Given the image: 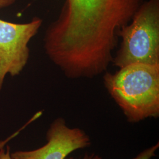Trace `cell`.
Masks as SVG:
<instances>
[{"instance_id": "1", "label": "cell", "mask_w": 159, "mask_h": 159, "mask_svg": "<svg viewBox=\"0 0 159 159\" xmlns=\"http://www.w3.org/2000/svg\"><path fill=\"white\" fill-rule=\"evenodd\" d=\"M144 0H66L46 30L44 48L51 61L71 79L106 72L119 42Z\"/></svg>"}, {"instance_id": "2", "label": "cell", "mask_w": 159, "mask_h": 159, "mask_svg": "<svg viewBox=\"0 0 159 159\" xmlns=\"http://www.w3.org/2000/svg\"><path fill=\"white\" fill-rule=\"evenodd\" d=\"M104 73V86L128 122L159 117V65L134 64Z\"/></svg>"}, {"instance_id": "3", "label": "cell", "mask_w": 159, "mask_h": 159, "mask_svg": "<svg viewBox=\"0 0 159 159\" xmlns=\"http://www.w3.org/2000/svg\"><path fill=\"white\" fill-rule=\"evenodd\" d=\"M117 35L121 42L114 56V66L159 65V0L144 1Z\"/></svg>"}, {"instance_id": "4", "label": "cell", "mask_w": 159, "mask_h": 159, "mask_svg": "<svg viewBox=\"0 0 159 159\" xmlns=\"http://www.w3.org/2000/svg\"><path fill=\"white\" fill-rule=\"evenodd\" d=\"M43 23L34 17L29 23H10L0 19V91L6 77L20 74L30 57L29 44Z\"/></svg>"}, {"instance_id": "5", "label": "cell", "mask_w": 159, "mask_h": 159, "mask_svg": "<svg viewBox=\"0 0 159 159\" xmlns=\"http://www.w3.org/2000/svg\"><path fill=\"white\" fill-rule=\"evenodd\" d=\"M47 143L33 150L11 153L12 159H64L75 150L89 148V136L80 128H70L62 117L54 120L46 133Z\"/></svg>"}, {"instance_id": "6", "label": "cell", "mask_w": 159, "mask_h": 159, "mask_svg": "<svg viewBox=\"0 0 159 159\" xmlns=\"http://www.w3.org/2000/svg\"><path fill=\"white\" fill-rule=\"evenodd\" d=\"M159 148V143L157 142L156 144L142 151L133 159H151L155 156L156 152Z\"/></svg>"}, {"instance_id": "7", "label": "cell", "mask_w": 159, "mask_h": 159, "mask_svg": "<svg viewBox=\"0 0 159 159\" xmlns=\"http://www.w3.org/2000/svg\"><path fill=\"white\" fill-rule=\"evenodd\" d=\"M4 147L0 148V159H12L10 153V147L7 146L6 148Z\"/></svg>"}, {"instance_id": "8", "label": "cell", "mask_w": 159, "mask_h": 159, "mask_svg": "<svg viewBox=\"0 0 159 159\" xmlns=\"http://www.w3.org/2000/svg\"><path fill=\"white\" fill-rule=\"evenodd\" d=\"M64 159H78L74 158L73 157H67ZM82 159H102L101 156L94 153L88 154L85 153Z\"/></svg>"}, {"instance_id": "9", "label": "cell", "mask_w": 159, "mask_h": 159, "mask_svg": "<svg viewBox=\"0 0 159 159\" xmlns=\"http://www.w3.org/2000/svg\"><path fill=\"white\" fill-rule=\"evenodd\" d=\"M16 0H0V9L13 5Z\"/></svg>"}, {"instance_id": "10", "label": "cell", "mask_w": 159, "mask_h": 159, "mask_svg": "<svg viewBox=\"0 0 159 159\" xmlns=\"http://www.w3.org/2000/svg\"><path fill=\"white\" fill-rule=\"evenodd\" d=\"M6 142H5L4 140H1V141H0V148L4 147L5 145H6Z\"/></svg>"}]
</instances>
